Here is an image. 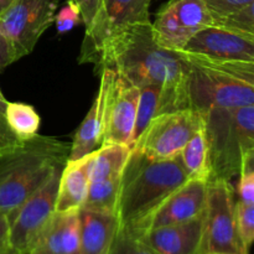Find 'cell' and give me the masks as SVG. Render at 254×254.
Returning a JSON list of instances; mask_svg holds the SVG:
<instances>
[{
	"instance_id": "6da1fadb",
	"label": "cell",
	"mask_w": 254,
	"mask_h": 254,
	"mask_svg": "<svg viewBox=\"0 0 254 254\" xmlns=\"http://www.w3.org/2000/svg\"><path fill=\"white\" fill-rule=\"evenodd\" d=\"M94 64L97 72L111 68L138 88L159 87L158 114L191 108L188 64L179 52L155 44L151 22L130 25L112 35L102 46Z\"/></svg>"
},
{
	"instance_id": "7a4b0ae2",
	"label": "cell",
	"mask_w": 254,
	"mask_h": 254,
	"mask_svg": "<svg viewBox=\"0 0 254 254\" xmlns=\"http://www.w3.org/2000/svg\"><path fill=\"white\" fill-rule=\"evenodd\" d=\"M189 180L180 155L158 160L131 149L117 200L119 228L135 235L163 201Z\"/></svg>"
},
{
	"instance_id": "3957f363",
	"label": "cell",
	"mask_w": 254,
	"mask_h": 254,
	"mask_svg": "<svg viewBox=\"0 0 254 254\" xmlns=\"http://www.w3.org/2000/svg\"><path fill=\"white\" fill-rule=\"evenodd\" d=\"M71 143L35 135L0 156V212L9 217L68 159Z\"/></svg>"
},
{
	"instance_id": "277c9868",
	"label": "cell",
	"mask_w": 254,
	"mask_h": 254,
	"mask_svg": "<svg viewBox=\"0 0 254 254\" xmlns=\"http://www.w3.org/2000/svg\"><path fill=\"white\" fill-rule=\"evenodd\" d=\"M180 54L189 66V99L200 114L254 104V62L218 61Z\"/></svg>"
},
{
	"instance_id": "5b68a950",
	"label": "cell",
	"mask_w": 254,
	"mask_h": 254,
	"mask_svg": "<svg viewBox=\"0 0 254 254\" xmlns=\"http://www.w3.org/2000/svg\"><path fill=\"white\" fill-rule=\"evenodd\" d=\"M201 116L210 158L208 181H230L254 153V104L211 109Z\"/></svg>"
},
{
	"instance_id": "8992f818",
	"label": "cell",
	"mask_w": 254,
	"mask_h": 254,
	"mask_svg": "<svg viewBox=\"0 0 254 254\" xmlns=\"http://www.w3.org/2000/svg\"><path fill=\"white\" fill-rule=\"evenodd\" d=\"M235 201V190L230 181H208L200 254H250L237 232Z\"/></svg>"
},
{
	"instance_id": "52a82bcc",
	"label": "cell",
	"mask_w": 254,
	"mask_h": 254,
	"mask_svg": "<svg viewBox=\"0 0 254 254\" xmlns=\"http://www.w3.org/2000/svg\"><path fill=\"white\" fill-rule=\"evenodd\" d=\"M201 129L203 118L195 109L161 113L151 119L131 149L151 159H171L180 155L184 146Z\"/></svg>"
},
{
	"instance_id": "ba28073f",
	"label": "cell",
	"mask_w": 254,
	"mask_h": 254,
	"mask_svg": "<svg viewBox=\"0 0 254 254\" xmlns=\"http://www.w3.org/2000/svg\"><path fill=\"white\" fill-rule=\"evenodd\" d=\"M98 73L106 89L101 146L122 144L131 148L139 88L111 68L101 69Z\"/></svg>"
},
{
	"instance_id": "9c48e42d",
	"label": "cell",
	"mask_w": 254,
	"mask_h": 254,
	"mask_svg": "<svg viewBox=\"0 0 254 254\" xmlns=\"http://www.w3.org/2000/svg\"><path fill=\"white\" fill-rule=\"evenodd\" d=\"M59 0H12L0 14V30L19 60L34 50L55 22Z\"/></svg>"
},
{
	"instance_id": "30bf717a",
	"label": "cell",
	"mask_w": 254,
	"mask_h": 254,
	"mask_svg": "<svg viewBox=\"0 0 254 254\" xmlns=\"http://www.w3.org/2000/svg\"><path fill=\"white\" fill-rule=\"evenodd\" d=\"M151 0H102V6L87 27L79 52V64H96L104 42L127 26L150 22Z\"/></svg>"
},
{
	"instance_id": "8fae6325",
	"label": "cell",
	"mask_w": 254,
	"mask_h": 254,
	"mask_svg": "<svg viewBox=\"0 0 254 254\" xmlns=\"http://www.w3.org/2000/svg\"><path fill=\"white\" fill-rule=\"evenodd\" d=\"M64 169V168H62ZM62 169L55 171L47 183L30 196L9 216L10 248L19 253H29L35 241L56 212L57 189Z\"/></svg>"
},
{
	"instance_id": "7c38bea8",
	"label": "cell",
	"mask_w": 254,
	"mask_h": 254,
	"mask_svg": "<svg viewBox=\"0 0 254 254\" xmlns=\"http://www.w3.org/2000/svg\"><path fill=\"white\" fill-rule=\"evenodd\" d=\"M207 185L208 181L203 179L186 181L141 223L134 236L139 238L153 228L188 222L202 215L207 198Z\"/></svg>"
},
{
	"instance_id": "4fadbf2b",
	"label": "cell",
	"mask_w": 254,
	"mask_h": 254,
	"mask_svg": "<svg viewBox=\"0 0 254 254\" xmlns=\"http://www.w3.org/2000/svg\"><path fill=\"white\" fill-rule=\"evenodd\" d=\"M181 52L218 61L254 62V36L210 26L192 35Z\"/></svg>"
},
{
	"instance_id": "5bb4252c",
	"label": "cell",
	"mask_w": 254,
	"mask_h": 254,
	"mask_svg": "<svg viewBox=\"0 0 254 254\" xmlns=\"http://www.w3.org/2000/svg\"><path fill=\"white\" fill-rule=\"evenodd\" d=\"M203 213L188 222L149 230L140 240L156 254H200Z\"/></svg>"
},
{
	"instance_id": "9a60e30c",
	"label": "cell",
	"mask_w": 254,
	"mask_h": 254,
	"mask_svg": "<svg viewBox=\"0 0 254 254\" xmlns=\"http://www.w3.org/2000/svg\"><path fill=\"white\" fill-rule=\"evenodd\" d=\"M29 254H79L78 210L55 212Z\"/></svg>"
},
{
	"instance_id": "2e32d148",
	"label": "cell",
	"mask_w": 254,
	"mask_h": 254,
	"mask_svg": "<svg viewBox=\"0 0 254 254\" xmlns=\"http://www.w3.org/2000/svg\"><path fill=\"white\" fill-rule=\"evenodd\" d=\"M79 254H108L119 230L116 213L78 210Z\"/></svg>"
},
{
	"instance_id": "e0dca14e",
	"label": "cell",
	"mask_w": 254,
	"mask_h": 254,
	"mask_svg": "<svg viewBox=\"0 0 254 254\" xmlns=\"http://www.w3.org/2000/svg\"><path fill=\"white\" fill-rule=\"evenodd\" d=\"M92 155L76 161L67 160L60 175L56 212L77 211L83 206L88 193Z\"/></svg>"
},
{
	"instance_id": "ac0fdd59",
	"label": "cell",
	"mask_w": 254,
	"mask_h": 254,
	"mask_svg": "<svg viewBox=\"0 0 254 254\" xmlns=\"http://www.w3.org/2000/svg\"><path fill=\"white\" fill-rule=\"evenodd\" d=\"M104 97H106V89H104L103 81L101 79L98 93L92 103V107L74 134L67 159L68 161H76L86 158L101 146Z\"/></svg>"
},
{
	"instance_id": "d6986e66",
	"label": "cell",
	"mask_w": 254,
	"mask_h": 254,
	"mask_svg": "<svg viewBox=\"0 0 254 254\" xmlns=\"http://www.w3.org/2000/svg\"><path fill=\"white\" fill-rule=\"evenodd\" d=\"M130 151V146L122 144L99 146L92 155L89 183H102L122 178Z\"/></svg>"
},
{
	"instance_id": "ffe728a7",
	"label": "cell",
	"mask_w": 254,
	"mask_h": 254,
	"mask_svg": "<svg viewBox=\"0 0 254 254\" xmlns=\"http://www.w3.org/2000/svg\"><path fill=\"white\" fill-rule=\"evenodd\" d=\"M151 34L155 44L169 51H181L191 39L168 4L159 10L155 21L151 22Z\"/></svg>"
},
{
	"instance_id": "44dd1931",
	"label": "cell",
	"mask_w": 254,
	"mask_h": 254,
	"mask_svg": "<svg viewBox=\"0 0 254 254\" xmlns=\"http://www.w3.org/2000/svg\"><path fill=\"white\" fill-rule=\"evenodd\" d=\"M183 29L190 35L213 26V19L205 0H171L168 2Z\"/></svg>"
},
{
	"instance_id": "7402d4cb",
	"label": "cell",
	"mask_w": 254,
	"mask_h": 254,
	"mask_svg": "<svg viewBox=\"0 0 254 254\" xmlns=\"http://www.w3.org/2000/svg\"><path fill=\"white\" fill-rule=\"evenodd\" d=\"M181 161L190 179L210 178V158H208V145L203 129L195 134L188 141L180 153Z\"/></svg>"
},
{
	"instance_id": "603a6c76",
	"label": "cell",
	"mask_w": 254,
	"mask_h": 254,
	"mask_svg": "<svg viewBox=\"0 0 254 254\" xmlns=\"http://www.w3.org/2000/svg\"><path fill=\"white\" fill-rule=\"evenodd\" d=\"M7 126L20 140H27L37 135L40 116L34 107L21 102H7L4 113Z\"/></svg>"
},
{
	"instance_id": "cb8c5ba5",
	"label": "cell",
	"mask_w": 254,
	"mask_h": 254,
	"mask_svg": "<svg viewBox=\"0 0 254 254\" xmlns=\"http://www.w3.org/2000/svg\"><path fill=\"white\" fill-rule=\"evenodd\" d=\"M121 180L122 178L102 183H89L88 193L81 208L116 213Z\"/></svg>"
},
{
	"instance_id": "d4e9b609",
	"label": "cell",
	"mask_w": 254,
	"mask_h": 254,
	"mask_svg": "<svg viewBox=\"0 0 254 254\" xmlns=\"http://www.w3.org/2000/svg\"><path fill=\"white\" fill-rule=\"evenodd\" d=\"M160 94V88L156 86H145L139 88L138 108H136L135 124L133 130V145L141 133L145 130L151 119L158 114Z\"/></svg>"
},
{
	"instance_id": "484cf974",
	"label": "cell",
	"mask_w": 254,
	"mask_h": 254,
	"mask_svg": "<svg viewBox=\"0 0 254 254\" xmlns=\"http://www.w3.org/2000/svg\"><path fill=\"white\" fill-rule=\"evenodd\" d=\"M213 26L222 27L237 34L254 36V4L247 5L232 14L215 20Z\"/></svg>"
},
{
	"instance_id": "4316f807",
	"label": "cell",
	"mask_w": 254,
	"mask_h": 254,
	"mask_svg": "<svg viewBox=\"0 0 254 254\" xmlns=\"http://www.w3.org/2000/svg\"><path fill=\"white\" fill-rule=\"evenodd\" d=\"M235 218L237 232L245 250L250 253L254 241V205L235 201Z\"/></svg>"
},
{
	"instance_id": "83f0119b",
	"label": "cell",
	"mask_w": 254,
	"mask_h": 254,
	"mask_svg": "<svg viewBox=\"0 0 254 254\" xmlns=\"http://www.w3.org/2000/svg\"><path fill=\"white\" fill-rule=\"evenodd\" d=\"M108 254H156L140 238L119 228Z\"/></svg>"
},
{
	"instance_id": "f1b7e54d",
	"label": "cell",
	"mask_w": 254,
	"mask_h": 254,
	"mask_svg": "<svg viewBox=\"0 0 254 254\" xmlns=\"http://www.w3.org/2000/svg\"><path fill=\"white\" fill-rule=\"evenodd\" d=\"M238 176L237 200L246 205H254V153L246 158Z\"/></svg>"
},
{
	"instance_id": "f546056e",
	"label": "cell",
	"mask_w": 254,
	"mask_h": 254,
	"mask_svg": "<svg viewBox=\"0 0 254 254\" xmlns=\"http://www.w3.org/2000/svg\"><path fill=\"white\" fill-rule=\"evenodd\" d=\"M55 22H56L59 35L66 34V32L71 31L73 27L82 24L83 21H82L81 10H79L78 5L73 0H67L55 16Z\"/></svg>"
},
{
	"instance_id": "4dcf8cb0",
	"label": "cell",
	"mask_w": 254,
	"mask_h": 254,
	"mask_svg": "<svg viewBox=\"0 0 254 254\" xmlns=\"http://www.w3.org/2000/svg\"><path fill=\"white\" fill-rule=\"evenodd\" d=\"M213 21L230 15L247 5L254 4V0H205Z\"/></svg>"
},
{
	"instance_id": "1f68e13d",
	"label": "cell",
	"mask_w": 254,
	"mask_h": 254,
	"mask_svg": "<svg viewBox=\"0 0 254 254\" xmlns=\"http://www.w3.org/2000/svg\"><path fill=\"white\" fill-rule=\"evenodd\" d=\"M21 141L7 126L5 117L0 114V156L16 148Z\"/></svg>"
},
{
	"instance_id": "d6a6232c",
	"label": "cell",
	"mask_w": 254,
	"mask_h": 254,
	"mask_svg": "<svg viewBox=\"0 0 254 254\" xmlns=\"http://www.w3.org/2000/svg\"><path fill=\"white\" fill-rule=\"evenodd\" d=\"M73 1L78 5L79 10H81L82 21L86 25L87 29L91 26L94 17L98 14L102 6V0H73Z\"/></svg>"
},
{
	"instance_id": "836d02e7",
	"label": "cell",
	"mask_w": 254,
	"mask_h": 254,
	"mask_svg": "<svg viewBox=\"0 0 254 254\" xmlns=\"http://www.w3.org/2000/svg\"><path fill=\"white\" fill-rule=\"evenodd\" d=\"M17 60H19V57L15 54L11 44L0 30V72Z\"/></svg>"
},
{
	"instance_id": "e575fe53",
	"label": "cell",
	"mask_w": 254,
	"mask_h": 254,
	"mask_svg": "<svg viewBox=\"0 0 254 254\" xmlns=\"http://www.w3.org/2000/svg\"><path fill=\"white\" fill-rule=\"evenodd\" d=\"M9 231V218H7L6 215L0 212V254L10 250Z\"/></svg>"
},
{
	"instance_id": "d590c367",
	"label": "cell",
	"mask_w": 254,
	"mask_h": 254,
	"mask_svg": "<svg viewBox=\"0 0 254 254\" xmlns=\"http://www.w3.org/2000/svg\"><path fill=\"white\" fill-rule=\"evenodd\" d=\"M6 106H7L6 98H5L4 94H2L1 91H0V114H2V116H4L5 109H6Z\"/></svg>"
},
{
	"instance_id": "8d00e7d4",
	"label": "cell",
	"mask_w": 254,
	"mask_h": 254,
	"mask_svg": "<svg viewBox=\"0 0 254 254\" xmlns=\"http://www.w3.org/2000/svg\"><path fill=\"white\" fill-rule=\"evenodd\" d=\"M11 1L12 0H0V14H1V12L4 11L10 4H11Z\"/></svg>"
},
{
	"instance_id": "74e56055",
	"label": "cell",
	"mask_w": 254,
	"mask_h": 254,
	"mask_svg": "<svg viewBox=\"0 0 254 254\" xmlns=\"http://www.w3.org/2000/svg\"><path fill=\"white\" fill-rule=\"evenodd\" d=\"M1 254H29V253H19V252H16V251H14V250H11V248H10V250H7L6 252H4Z\"/></svg>"
},
{
	"instance_id": "f35d334b",
	"label": "cell",
	"mask_w": 254,
	"mask_h": 254,
	"mask_svg": "<svg viewBox=\"0 0 254 254\" xmlns=\"http://www.w3.org/2000/svg\"><path fill=\"white\" fill-rule=\"evenodd\" d=\"M201 254H223V253H201Z\"/></svg>"
}]
</instances>
